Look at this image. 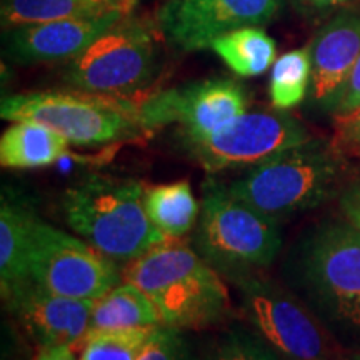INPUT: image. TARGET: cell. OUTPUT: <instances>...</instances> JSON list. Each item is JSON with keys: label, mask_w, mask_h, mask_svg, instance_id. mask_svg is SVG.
I'll return each instance as SVG.
<instances>
[{"label": "cell", "mask_w": 360, "mask_h": 360, "mask_svg": "<svg viewBox=\"0 0 360 360\" xmlns=\"http://www.w3.org/2000/svg\"><path fill=\"white\" fill-rule=\"evenodd\" d=\"M146 191L139 180L90 177L65 192V220L82 240L109 259L135 260L167 240L148 219Z\"/></svg>", "instance_id": "cell-2"}, {"label": "cell", "mask_w": 360, "mask_h": 360, "mask_svg": "<svg viewBox=\"0 0 360 360\" xmlns=\"http://www.w3.org/2000/svg\"><path fill=\"white\" fill-rule=\"evenodd\" d=\"M299 11H310V12H321L330 11V8L345 6L350 0H290Z\"/></svg>", "instance_id": "cell-29"}, {"label": "cell", "mask_w": 360, "mask_h": 360, "mask_svg": "<svg viewBox=\"0 0 360 360\" xmlns=\"http://www.w3.org/2000/svg\"><path fill=\"white\" fill-rule=\"evenodd\" d=\"M34 214L25 207L2 200L0 207V282L2 295L30 281V252L34 237Z\"/></svg>", "instance_id": "cell-17"}, {"label": "cell", "mask_w": 360, "mask_h": 360, "mask_svg": "<svg viewBox=\"0 0 360 360\" xmlns=\"http://www.w3.org/2000/svg\"><path fill=\"white\" fill-rule=\"evenodd\" d=\"M349 360H360V352L359 354H352L350 355V359Z\"/></svg>", "instance_id": "cell-31"}, {"label": "cell", "mask_w": 360, "mask_h": 360, "mask_svg": "<svg viewBox=\"0 0 360 360\" xmlns=\"http://www.w3.org/2000/svg\"><path fill=\"white\" fill-rule=\"evenodd\" d=\"M210 49L240 77H257L270 69L277 56V44L260 27H244L220 35Z\"/></svg>", "instance_id": "cell-19"}, {"label": "cell", "mask_w": 360, "mask_h": 360, "mask_svg": "<svg viewBox=\"0 0 360 360\" xmlns=\"http://www.w3.org/2000/svg\"><path fill=\"white\" fill-rule=\"evenodd\" d=\"M310 141L307 129L285 110L245 112L217 132L186 141L207 172L252 169L274 155Z\"/></svg>", "instance_id": "cell-8"}, {"label": "cell", "mask_w": 360, "mask_h": 360, "mask_svg": "<svg viewBox=\"0 0 360 360\" xmlns=\"http://www.w3.org/2000/svg\"><path fill=\"white\" fill-rule=\"evenodd\" d=\"M69 141L47 125L13 122L0 139V164L7 169H39L69 154Z\"/></svg>", "instance_id": "cell-18"}, {"label": "cell", "mask_w": 360, "mask_h": 360, "mask_svg": "<svg viewBox=\"0 0 360 360\" xmlns=\"http://www.w3.org/2000/svg\"><path fill=\"white\" fill-rule=\"evenodd\" d=\"M340 205L349 222H352L360 231V186L349 188L342 195Z\"/></svg>", "instance_id": "cell-28"}, {"label": "cell", "mask_w": 360, "mask_h": 360, "mask_svg": "<svg viewBox=\"0 0 360 360\" xmlns=\"http://www.w3.org/2000/svg\"><path fill=\"white\" fill-rule=\"evenodd\" d=\"M0 115L11 122L47 125L75 146H102L146 134L139 103L127 97L82 90L29 92L4 97Z\"/></svg>", "instance_id": "cell-5"}, {"label": "cell", "mask_w": 360, "mask_h": 360, "mask_svg": "<svg viewBox=\"0 0 360 360\" xmlns=\"http://www.w3.org/2000/svg\"><path fill=\"white\" fill-rule=\"evenodd\" d=\"M137 360H187V349L179 328L159 326Z\"/></svg>", "instance_id": "cell-25"}, {"label": "cell", "mask_w": 360, "mask_h": 360, "mask_svg": "<svg viewBox=\"0 0 360 360\" xmlns=\"http://www.w3.org/2000/svg\"><path fill=\"white\" fill-rule=\"evenodd\" d=\"M125 278L154 302L162 326L207 327L231 310L229 290L215 267L180 238H167L132 260Z\"/></svg>", "instance_id": "cell-1"}, {"label": "cell", "mask_w": 360, "mask_h": 360, "mask_svg": "<svg viewBox=\"0 0 360 360\" xmlns=\"http://www.w3.org/2000/svg\"><path fill=\"white\" fill-rule=\"evenodd\" d=\"M6 299L30 335L45 345L82 350L90 332L96 300L53 294L32 278L13 289Z\"/></svg>", "instance_id": "cell-13"}, {"label": "cell", "mask_w": 360, "mask_h": 360, "mask_svg": "<svg viewBox=\"0 0 360 360\" xmlns=\"http://www.w3.org/2000/svg\"><path fill=\"white\" fill-rule=\"evenodd\" d=\"M75 352L70 347L62 345H45L40 349L35 360H75Z\"/></svg>", "instance_id": "cell-30"}, {"label": "cell", "mask_w": 360, "mask_h": 360, "mask_svg": "<svg viewBox=\"0 0 360 360\" xmlns=\"http://www.w3.org/2000/svg\"><path fill=\"white\" fill-rule=\"evenodd\" d=\"M309 51L310 97L328 110L360 57V12L344 11L332 17L314 35Z\"/></svg>", "instance_id": "cell-15"}, {"label": "cell", "mask_w": 360, "mask_h": 360, "mask_svg": "<svg viewBox=\"0 0 360 360\" xmlns=\"http://www.w3.org/2000/svg\"><path fill=\"white\" fill-rule=\"evenodd\" d=\"M360 109V57L350 70L347 80L342 85L334 102L330 103L327 112L334 114L337 119L347 117Z\"/></svg>", "instance_id": "cell-26"}, {"label": "cell", "mask_w": 360, "mask_h": 360, "mask_svg": "<svg viewBox=\"0 0 360 360\" xmlns=\"http://www.w3.org/2000/svg\"><path fill=\"white\" fill-rule=\"evenodd\" d=\"M344 157L332 141L310 139L249 169L229 191L269 217H289L334 195L344 174Z\"/></svg>", "instance_id": "cell-4"}, {"label": "cell", "mask_w": 360, "mask_h": 360, "mask_svg": "<svg viewBox=\"0 0 360 360\" xmlns=\"http://www.w3.org/2000/svg\"><path fill=\"white\" fill-rule=\"evenodd\" d=\"M143 204L150 222L165 238L187 236L200 215L199 204L187 180L148 187Z\"/></svg>", "instance_id": "cell-20"}, {"label": "cell", "mask_w": 360, "mask_h": 360, "mask_svg": "<svg viewBox=\"0 0 360 360\" xmlns=\"http://www.w3.org/2000/svg\"><path fill=\"white\" fill-rule=\"evenodd\" d=\"M247 92L232 79H207L154 94L139 103L143 130L170 124L182 127L184 141H199L247 112Z\"/></svg>", "instance_id": "cell-11"}, {"label": "cell", "mask_w": 360, "mask_h": 360, "mask_svg": "<svg viewBox=\"0 0 360 360\" xmlns=\"http://www.w3.org/2000/svg\"><path fill=\"white\" fill-rule=\"evenodd\" d=\"M195 245L212 267L237 276L272 264L282 237L276 219L238 199L229 187L210 182L202 199Z\"/></svg>", "instance_id": "cell-6"}, {"label": "cell", "mask_w": 360, "mask_h": 360, "mask_svg": "<svg viewBox=\"0 0 360 360\" xmlns=\"http://www.w3.org/2000/svg\"><path fill=\"white\" fill-rule=\"evenodd\" d=\"M157 25L124 17L84 52L67 62L64 80L75 90L129 97L146 89L159 70Z\"/></svg>", "instance_id": "cell-7"}, {"label": "cell", "mask_w": 360, "mask_h": 360, "mask_svg": "<svg viewBox=\"0 0 360 360\" xmlns=\"http://www.w3.org/2000/svg\"><path fill=\"white\" fill-rule=\"evenodd\" d=\"M122 19L124 15L110 13L12 27L4 30V52L22 65L69 62Z\"/></svg>", "instance_id": "cell-14"}, {"label": "cell", "mask_w": 360, "mask_h": 360, "mask_svg": "<svg viewBox=\"0 0 360 360\" xmlns=\"http://www.w3.org/2000/svg\"><path fill=\"white\" fill-rule=\"evenodd\" d=\"M278 8L281 0H165L155 25L180 51L193 52L232 30L269 24Z\"/></svg>", "instance_id": "cell-12"}, {"label": "cell", "mask_w": 360, "mask_h": 360, "mask_svg": "<svg viewBox=\"0 0 360 360\" xmlns=\"http://www.w3.org/2000/svg\"><path fill=\"white\" fill-rule=\"evenodd\" d=\"M157 327L92 328L80 360H137Z\"/></svg>", "instance_id": "cell-23"}, {"label": "cell", "mask_w": 360, "mask_h": 360, "mask_svg": "<svg viewBox=\"0 0 360 360\" xmlns=\"http://www.w3.org/2000/svg\"><path fill=\"white\" fill-rule=\"evenodd\" d=\"M139 0H2L0 20L4 30L27 24L60 19H87L119 13L127 17Z\"/></svg>", "instance_id": "cell-16"}, {"label": "cell", "mask_w": 360, "mask_h": 360, "mask_svg": "<svg viewBox=\"0 0 360 360\" xmlns=\"http://www.w3.org/2000/svg\"><path fill=\"white\" fill-rule=\"evenodd\" d=\"M292 272L315 314L360 339V231L352 222L314 227L297 245Z\"/></svg>", "instance_id": "cell-3"}, {"label": "cell", "mask_w": 360, "mask_h": 360, "mask_svg": "<svg viewBox=\"0 0 360 360\" xmlns=\"http://www.w3.org/2000/svg\"><path fill=\"white\" fill-rule=\"evenodd\" d=\"M312 82V58L309 47L283 53L274 62L269 97L278 110H290L305 98Z\"/></svg>", "instance_id": "cell-22"}, {"label": "cell", "mask_w": 360, "mask_h": 360, "mask_svg": "<svg viewBox=\"0 0 360 360\" xmlns=\"http://www.w3.org/2000/svg\"><path fill=\"white\" fill-rule=\"evenodd\" d=\"M30 278L53 294L97 300L120 281L114 260L52 225L35 220Z\"/></svg>", "instance_id": "cell-9"}, {"label": "cell", "mask_w": 360, "mask_h": 360, "mask_svg": "<svg viewBox=\"0 0 360 360\" xmlns=\"http://www.w3.org/2000/svg\"><path fill=\"white\" fill-rule=\"evenodd\" d=\"M217 360H282L265 340L247 334L244 330H232L225 335L217 349Z\"/></svg>", "instance_id": "cell-24"}, {"label": "cell", "mask_w": 360, "mask_h": 360, "mask_svg": "<svg viewBox=\"0 0 360 360\" xmlns=\"http://www.w3.org/2000/svg\"><path fill=\"white\" fill-rule=\"evenodd\" d=\"M233 277L247 321L277 354L289 360H332L326 332L295 297L249 274Z\"/></svg>", "instance_id": "cell-10"}, {"label": "cell", "mask_w": 360, "mask_h": 360, "mask_svg": "<svg viewBox=\"0 0 360 360\" xmlns=\"http://www.w3.org/2000/svg\"><path fill=\"white\" fill-rule=\"evenodd\" d=\"M332 143L342 155L360 159V109L347 117L337 119Z\"/></svg>", "instance_id": "cell-27"}, {"label": "cell", "mask_w": 360, "mask_h": 360, "mask_svg": "<svg viewBox=\"0 0 360 360\" xmlns=\"http://www.w3.org/2000/svg\"><path fill=\"white\" fill-rule=\"evenodd\" d=\"M162 326L157 307L134 283L114 287L96 300L90 321L92 328H132Z\"/></svg>", "instance_id": "cell-21"}]
</instances>
